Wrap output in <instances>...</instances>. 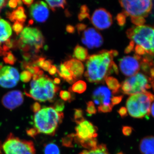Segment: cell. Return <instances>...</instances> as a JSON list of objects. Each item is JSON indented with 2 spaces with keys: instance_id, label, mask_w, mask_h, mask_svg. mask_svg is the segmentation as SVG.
<instances>
[{
  "instance_id": "cell-14",
  "label": "cell",
  "mask_w": 154,
  "mask_h": 154,
  "mask_svg": "<svg viewBox=\"0 0 154 154\" xmlns=\"http://www.w3.org/2000/svg\"><path fill=\"white\" fill-rule=\"evenodd\" d=\"M82 42L88 48L93 49L102 46L103 38L98 30L94 28H89L83 32Z\"/></svg>"
},
{
  "instance_id": "cell-26",
  "label": "cell",
  "mask_w": 154,
  "mask_h": 154,
  "mask_svg": "<svg viewBox=\"0 0 154 154\" xmlns=\"http://www.w3.org/2000/svg\"><path fill=\"white\" fill-rule=\"evenodd\" d=\"M79 154H110L107 146L104 144L98 145L96 148L89 150H84Z\"/></svg>"
},
{
  "instance_id": "cell-61",
  "label": "cell",
  "mask_w": 154,
  "mask_h": 154,
  "mask_svg": "<svg viewBox=\"0 0 154 154\" xmlns=\"http://www.w3.org/2000/svg\"><path fill=\"white\" fill-rule=\"evenodd\" d=\"M151 86H152V87L154 91V82H151Z\"/></svg>"
},
{
  "instance_id": "cell-5",
  "label": "cell",
  "mask_w": 154,
  "mask_h": 154,
  "mask_svg": "<svg viewBox=\"0 0 154 154\" xmlns=\"http://www.w3.org/2000/svg\"><path fill=\"white\" fill-rule=\"evenodd\" d=\"M127 36L149 54H154V28L146 25L128 29Z\"/></svg>"
},
{
  "instance_id": "cell-53",
  "label": "cell",
  "mask_w": 154,
  "mask_h": 154,
  "mask_svg": "<svg viewBox=\"0 0 154 154\" xmlns=\"http://www.w3.org/2000/svg\"><path fill=\"white\" fill-rule=\"evenodd\" d=\"M112 69L113 72H114L116 75L119 74V72L118 67L113 61L112 63Z\"/></svg>"
},
{
  "instance_id": "cell-51",
  "label": "cell",
  "mask_w": 154,
  "mask_h": 154,
  "mask_svg": "<svg viewBox=\"0 0 154 154\" xmlns=\"http://www.w3.org/2000/svg\"><path fill=\"white\" fill-rule=\"evenodd\" d=\"M89 9L88 8V6L86 5H83L81 6L80 8V13L81 14H89Z\"/></svg>"
},
{
  "instance_id": "cell-30",
  "label": "cell",
  "mask_w": 154,
  "mask_h": 154,
  "mask_svg": "<svg viewBox=\"0 0 154 154\" xmlns=\"http://www.w3.org/2000/svg\"><path fill=\"white\" fill-rule=\"evenodd\" d=\"M75 135V134H71L63 138L62 139L63 146L66 147H73Z\"/></svg>"
},
{
  "instance_id": "cell-28",
  "label": "cell",
  "mask_w": 154,
  "mask_h": 154,
  "mask_svg": "<svg viewBox=\"0 0 154 154\" xmlns=\"http://www.w3.org/2000/svg\"><path fill=\"white\" fill-rule=\"evenodd\" d=\"M44 151L45 154H60L59 147L52 143L45 145Z\"/></svg>"
},
{
  "instance_id": "cell-8",
  "label": "cell",
  "mask_w": 154,
  "mask_h": 154,
  "mask_svg": "<svg viewBox=\"0 0 154 154\" xmlns=\"http://www.w3.org/2000/svg\"><path fill=\"white\" fill-rule=\"evenodd\" d=\"M119 2L126 17L144 18L147 17L152 6L151 1H120Z\"/></svg>"
},
{
  "instance_id": "cell-54",
  "label": "cell",
  "mask_w": 154,
  "mask_h": 154,
  "mask_svg": "<svg viewBox=\"0 0 154 154\" xmlns=\"http://www.w3.org/2000/svg\"><path fill=\"white\" fill-rule=\"evenodd\" d=\"M8 1H5V0H0V12L1 10L4 7H5L8 3Z\"/></svg>"
},
{
  "instance_id": "cell-13",
  "label": "cell",
  "mask_w": 154,
  "mask_h": 154,
  "mask_svg": "<svg viewBox=\"0 0 154 154\" xmlns=\"http://www.w3.org/2000/svg\"><path fill=\"white\" fill-rule=\"evenodd\" d=\"M76 137L81 140L96 138L98 136L97 128L90 122L85 120L78 124L75 128Z\"/></svg>"
},
{
  "instance_id": "cell-12",
  "label": "cell",
  "mask_w": 154,
  "mask_h": 154,
  "mask_svg": "<svg viewBox=\"0 0 154 154\" xmlns=\"http://www.w3.org/2000/svg\"><path fill=\"white\" fill-rule=\"evenodd\" d=\"M19 80L18 71L13 67L5 66L0 70V86L5 88L15 87Z\"/></svg>"
},
{
  "instance_id": "cell-38",
  "label": "cell",
  "mask_w": 154,
  "mask_h": 154,
  "mask_svg": "<svg viewBox=\"0 0 154 154\" xmlns=\"http://www.w3.org/2000/svg\"><path fill=\"white\" fill-rule=\"evenodd\" d=\"M52 107L55 109V110L58 112H62L64 109L65 105L64 102L62 100H58L53 105Z\"/></svg>"
},
{
  "instance_id": "cell-35",
  "label": "cell",
  "mask_w": 154,
  "mask_h": 154,
  "mask_svg": "<svg viewBox=\"0 0 154 154\" xmlns=\"http://www.w3.org/2000/svg\"><path fill=\"white\" fill-rule=\"evenodd\" d=\"M32 75L28 71H24L20 75V79L23 82L27 83L30 82L32 78Z\"/></svg>"
},
{
  "instance_id": "cell-10",
  "label": "cell",
  "mask_w": 154,
  "mask_h": 154,
  "mask_svg": "<svg viewBox=\"0 0 154 154\" xmlns=\"http://www.w3.org/2000/svg\"><path fill=\"white\" fill-rule=\"evenodd\" d=\"M140 57L137 54L134 56H128L119 60V67L122 72L127 76L131 77L136 74L140 69L139 60Z\"/></svg>"
},
{
  "instance_id": "cell-63",
  "label": "cell",
  "mask_w": 154,
  "mask_h": 154,
  "mask_svg": "<svg viewBox=\"0 0 154 154\" xmlns=\"http://www.w3.org/2000/svg\"><path fill=\"white\" fill-rule=\"evenodd\" d=\"M117 154H124L123 153H122V152H119Z\"/></svg>"
},
{
  "instance_id": "cell-29",
  "label": "cell",
  "mask_w": 154,
  "mask_h": 154,
  "mask_svg": "<svg viewBox=\"0 0 154 154\" xmlns=\"http://www.w3.org/2000/svg\"><path fill=\"white\" fill-rule=\"evenodd\" d=\"M46 2L49 5L50 8L53 12H55L56 8H61L64 9L67 5L66 1H46Z\"/></svg>"
},
{
  "instance_id": "cell-24",
  "label": "cell",
  "mask_w": 154,
  "mask_h": 154,
  "mask_svg": "<svg viewBox=\"0 0 154 154\" xmlns=\"http://www.w3.org/2000/svg\"><path fill=\"white\" fill-rule=\"evenodd\" d=\"M105 81L107 87L112 91L113 94H116L119 92L121 85L117 79L113 77L108 76L105 79Z\"/></svg>"
},
{
  "instance_id": "cell-2",
  "label": "cell",
  "mask_w": 154,
  "mask_h": 154,
  "mask_svg": "<svg viewBox=\"0 0 154 154\" xmlns=\"http://www.w3.org/2000/svg\"><path fill=\"white\" fill-rule=\"evenodd\" d=\"M34 113V128L28 131V134L32 136L39 133L54 135L63 119V113L57 112L52 106L41 107Z\"/></svg>"
},
{
  "instance_id": "cell-20",
  "label": "cell",
  "mask_w": 154,
  "mask_h": 154,
  "mask_svg": "<svg viewBox=\"0 0 154 154\" xmlns=\"http://www.w3.org/2000/svg\"><path fill=\"white\" fill-rule=\"evenodd\" d=\"M6 15L7 18L12 22L16 21L23 24L27 19L25 9L21 6L11 13L7 12Z\"/></svg>"
},
{
  "instance_id": "cell-32",
  "label": "cell",
  "mask_w": 154,
  "mask_h": 154,
  "mask_svg": "<svg viewBox=\"0 0 154 154\" xmlns=\"http://www.w3.org/2000/svg\"><path fill=\"white\" fill-rule=\"evenodd\" d=\"M3 60L6 63L10 65H14L17 60V58L11 51L7 53Z\"/></svg>"
},
{
  "instance_id": "cell-58",
  "label": "cell",
  "mask_w": 154,
  "mask_h": 154,
  "mask_svg": "<svg viewBox=\"0 0 154 154\" xmlns=\"http://www.w3.org/2000/svg\"><path fill=\"white\" fill-rule=\"evenodd\" d=\"M150 74L151 76L152 77V78H154V67L151 69Z\"/></svg>"
},
{
  "instance_id": "cell-39",
  "label": "cell",
  "mask_w": 154,
  "mask_h": 154,
  "mask_svg": "<svg viewBox=\"0 0 154 154\" xmlns=\"http://www.w3.org/2000/svg\"><path fill=\"white\" fill-rule=\"evenodd\" d=\"M131 21L134 25L139 26L143 25L146 20L143 17H131Z\"/></svg>"
},
{
  "instance_id": "cell-3",
  "label": "cell",
  "mask_w": 154,
  "mask_h": 154,
  "mask_svg": "<svg viewBox=\"0 0 154 154\" xmlns=\"http://www.w3.org/2000/svg\"><path fill=\"white\" fill-rule=\"evenodd\" d=\"M60 89L51 78L44 75L37 80H33L30 83V90L28 92H25V94L40 102H53Z\"/></svg>"
},
{
  "instance_id": "cell-9",
  "label": "cell",
  "mask_w": 154,
  "mask_h": 154,
  "mask_svg": "<svg viewBox=\"0 0 154 154\" xmlns=\"http://www.w3.org/2000/svg\"><path fill=\"white\" fill-rule=\"evenodd\" d=\"M19 40L23 44L33 47L35 53L39 51L45 42L44 37L41 31L37 28L29 27L23 29Z\"/></svg>"
},
{
  "instance_id": "cell-34",
  "label": "cell",
  "mask_w": 154,
  "mask_h": 154,
  "mask_svg": "<svg viewBox=\"0 0 154 154\" xmlns=\"http://www.w3.org/2000/svg\"><path fill=\"white\" fill-rule=\"evenodd\" d=\"M87 105L86 111L89 115H92L93 114H96L97 110H96L94 102H92V101H89V102H87Z\"/></svg>"
},
{
  "instance_id": "cell-21",
  "label": "cell",
  "mask_w": 154,
  "mask_h": 154,
  "mask_svg": "<svg viewBox=\"0 0 154 154\" xmlns=\"http://www.w3.org/2000/svg\"><path fill=\"white\" fill-rule=\"evenodd\" d=\"M12 28L10 23L0 19V42H3L10 38L12 35Z\"/></svg>"
},
{
  "instance_id": "cell-37",
  "label": "cell",
  "mask_w": 154,
  "mask_h": 154,
  "mask_svg": "<svg viewBox=\"0 0 154 154\" xmlns=\"http://www.w3.org/2000/svg\"><path fill=\"white\" fill-rule=\"evenodd\" d=\"M126 17L125 15L122 12L117 14L116 19L119 26L122 27L125 25L126 22Z\"/></svg>"
},
{
  "instance_id": "cell-18",
  "label": "cell",
  "mask_w": 154,
  "mask_h": 154,
  "mask_svg": "<svg viewBox=\"0 0 154 154\" xmlns=\"http://www.w3.org/2000/svg\"><path fill=\"white\" fill-rule=\"evenodd\" d=\"M64 65L70 71L75 81L81 79L84 73L85 67L80 61L72 59L65 62Z\"/></svg>"
},
{
  "instance_id": "cell-62",
  "label": "cell",
  "mask_w": 154,
  "mask_h": 154,
  "mask_svg": "<svg viewBox=\"0 0 154 154\" xmlns=\"http://www.w3.org/2000/svg\"><path fill=\"white\" fill-rule=\"evenodd\" d=\"M3 64H0V70L2 69V68L3 67Z\"/></svg>"
},
{
  "instance_id": "cell-16",
  "label": "cell",
  "mask_w": 154,
  "mask_h": 154,
  "mask_svg": "<svg viewBox=\"0 0 154 154\" xmlns=\"http://www.w3.org/2000/svg\"><path fill=\"white\" fill-rule=\"evenodd\" d=\"M23 101V94L19 91H10L3 96L2 100L3 105L9 110H14L20 106Z\"/></svg>"
},
{
  "instance_id": "cell-60",
  "label": "cell",
  "mask_w": 154,
  "mask_h": 154,
  "mask_svg": "<svg viewBox=\"0 0 154 154\" xmlns=\"http://www.w3.org/2000/svg\"><path fill=\"white\" fill-rule=\"evenodd\" d=\"M2 144H1V142H0V154H3L2 152Z\"/></svg>"
},
{
  "instance_id": "cell-40",
  "label": "cell",
  "mask_w": 154,
  "mask_h": 154,
  "mask_svg": "<svg viewBox=\"0 0 154 154\" xmlns=\"http://www.w3.org/2000/svg\"><path fill=\"white\" fill-rule=\"evenodd\" d=\"M113 106L112 105L110 106L100 105L98 107V110L100 113H107L111 112Z\"/></svg>"
},
{
  "instance_id": "cell-19",
  "label": "cell",
  "mask_w": 154,
  "mask_h": 154,
  "mask_svg": "<svg viewBox=\"0 0 154 154\" xmlns=\"http://www.w3.org/2000/svg\"><path fill=\"white\" fill-rule=\"evenodd\" d=\"M139 147L142 154H154V136H151L143 138Z\"/></svg>"
},
{
  "instance_id": "cell-23",
  "label": "cell",
  "mask_w": 154,
  "mask_h": 154,
  "mask_svg": "<svg viewBox=\"0 0 154 154\" xmlns=\"http://www.w3.org/2000/svg\"><path fill=\"white\" fill-rule=\"evenodd\" d=\"M73 55L77 60L82 61L87 60L89 56L88 49L79 45H77L75 48Z\"/></svg>"
},
{
  "instance_id": "cell-31",
  "label": "cell",
  "mask_w": 154,
  "mask_h": 154,
  "mask_svg": "<svg viewBox=\"0 0 154 154\" xmlns=\"http://www.w3.org/2000/svg\"><path fill=\"white\" fill-rule=\"evenodd\" d=\"M73 120L77 124H79L85 120L82 110L81 109H75Z\"/></svg>"
},
{
  "instance_id": "cell-22",
  "label": "cell",
  "mask_w": 154,
  "mask_h": 154,
  "mask_svg": "<svg viewBox=\"0 0 154 154\" xmlns=\"http://www.w3.org/2000/svg\"><path fill=\"white\" fill-rule=\"evenodd\" d=\"M57 72L59 76L69 84L75 82L70 71L67 68L63 63H61L57 69Z\"/></svg>"
},
{
  "instance_id": "cell-43",
  "label": "cell",
  "mask_w": 154,
  "mask_h": 154,
  "mask_svg": "<svg viewBox=\"0 0 154 154\" xmlns=\"http://www.w3.org/2000/svg\"><path fill=\"white\" fill-rule=\"evenodd\" d=\"M132 128L129 126H124L122 128V131L123 134L126 136L131 134L132 131Z\"/></svg>"
},
{
  "instance_id": "cell-41",
  "label": "cell",
  "mask_w": 154,
  "mask_h": 154,
  "mask_svg": "<svg viewBox=\"0 0 154 154\" xmlns=\"http://www.w3.org/2000/svg\"><path fill=\"white\" fill-rule=\"evenodd\" d=\"M52 62L51 60H45L44 62L42 63L41 67L42 69H43L45 71H48L50 68L52 66Z\"/></svg>"
},
{
  "instance_id": "cell-47",
  "label": "cell",
  "mask_w": 154,
  "mask_h": 154,
  "mask_svg": "<svg viewBox=\"0 0 154 154\" xmlns=\"http://www.w3.org/2000/svg\"><path fill=\"white\" fill-rule=\"evenodd\" d=\"M118 112L122 118H124L127 116L128 111L126 107H121L118 110Z\"/></svg>"
},
{
  "instance_id": "cell-57",
  "label": "cell",
  "mask_w": 154,
  "mask_h": 154,
  "mask_svg": "<svg viewBox=\"0 0 154 154\" xmlns=\"http://www.w3.org/2000/svg\"><path fill=\"white\" fill-rule=\"evenodd\" d=\"M55 85H58L60 84V80L59 78H55L53 81Z\"/></svg>"
},
{
  "instance_id": "cell-42",
  "label": "cell",
  "mask_w": 154,
  "mask_h": 154,
  "mask_svg": "<svg viewBox=\"0 0 154 154\" xmlns=\"http://www.w3.org/2000/svg\"><path fill=\"white\" fill-rule=\"evenodd\" d=\"M122 98H123V96H113L111 99V105L113 106L114 105L119 104L121 102Z\"/></svg>"
},
{
  "instance_id": "cell-45",
  "label": "cell",
  "mask_w": 154,
  "mask_h": 154,
  "mask_svg": "<svg viewBox=\"0 0 154 154\" xmlns=\"http://www.w3.org/2000/svg\"><path fill=\"white\" fill-rule=\"evenodd\" d=\"M134 43L133 41H131L130 42L129 44L125 48L124 51L125 54H129L133 50L134 48Z\"/></svg>"
},
{
  "instance_id": "cell-56",
  "label": "cell",
  "mask_w": 154,
  "mask_h": 154,
  "mask_svg": "<svg viewBox=\"0 0 154 154\" xmlns=\"http://www.w3.org/2000/svg\"><path fill=\"white\" fill-rule=\"evenodd\" d=\"M150 113H151L152 116L154 118V102L152 104L151 106Z\"/></svg>"
},
{
  "instance_id": "cell-27",
  "label": "cell",
  "mask_w": 154,
  "mask_h": 154,
  "mask_svg": "<svg viewBox=\"0 0 154 154\" xmlns=\"http://www.w3.org/2000/svg\"><path fill=\"white\" fill-rule=\"evenodd\" d=\"M87 89V84L84 81L80 80L76 82L73 84L71 88L69 89V91L70 92H73L75 93L81 94L84 93Z\"/></svg>"
},
{
  "instance_id": "cell-49",
  "label": "cell",
  "mask_w": 154,
  "mask_h": 154,
  "mask_svg": "<svg viewBox=\"0 0 154 154\" xmlns=\"http://www.w3.org/2000/svg\"><path fill=\"white\" fill-rule=\"evenodd\" d=\"M8 6L11 8H15L18 6V2L17 0H11L9 1Z\"/></svg>"
},
{
  "instance_id": "cell-15",
  "label": "cell",
  "mask_w": 154,
  "mask_h": 154,
  "mask_svg": "<svg viewBox=\"0 0 154 154\" xmlns=\"http://www.w3.org/2000/svg\"><path fill=\"white\" fill-rule=\"evenodd\" d=\"M49 14L48 6L42 1L36 2L30 7V16L36 22H45L49 17Z\"/></svg>"
},
{
  "instance_id": "cell-33",
  "label": "cell",
  "mask_w": 154,
  "mask_h": 154,
  "mask_svg": "<svg viewBox=\"0 0 154 154\" xmlns=\"http://www.w3.org/2000/svg\"><path fill=\"white\" fill-rule=\"evenodd\" d=\"M60 96L62 100L71 102L73 99L71 93L66 91H61L60 93Z\"/></svg>"
},
{
  "instance_id": "cell-6",
  "label": "cell",
  "mask_w": 154,
  "mask_h": 154,
  "mask_svg": "<svg viewBox=\"0 0 154 154\" xmlns=\"http://www.w3.org/2000/svg\"><path fill=\"white\" fill-rule=\"evenodd\" d=\"M5 154H36L33 143L22 140L11 134L2 146Z\"/></svg>"
},
{
  "instance_id": "cell-7",
  "label": "cell",
  "mask_w": 154,
  "mask_h": 154,
  "mask_svg": "<svg viewBox=\"0 0 154 154\" xmlns=\"http://www.w3.org/2000/svg\"><path fill=\"white\" fill-rule=\"evenodd\" d=\"M147 77L141 73L130 77L122 83L121 90L126 95H134L146 92L151 87Z\"/></svg>"
},
{
  "instance_id": "cell-1",
  "label": "cell",
  "mask_w": 154,
  "mask_h": 154,
  "mask_svg": "<svg viewBox=\"0 0 154 154\" xmlns=\"http://www.w3.org/2000/svg\"><path fill=\"white\" fill-rule=\"evenodd\" d=\"M114 57L113 50H103L97 54L90 56L86 63V79L91 83H103L108 75L113 72L112 63Z\"/></svg>"
},
{
  "instance_id": "cell-4",
  "label": "cell",
  "mask_w": 154,
  "mask_h": 154,
  "mask_svg": "<svg viewBox=\"0 0 154 154\" xmlns=\"http://www.w3.org/2000/svg\"><path fill=\"white\" fill-rule=\"evenodd\" d=\"M154 96L148 92L132 95L127 100L126 109L131 116L142 118L149 115Z\"/></svg>"
},
{
  "instance_id": "cell-44",
  "label": "cell",
  "mask_w": 154,
  "mask_h": 154,
  "mask_svg": "<svg viewBox=\"0 0 154 154\" xmlns=\"http://www.w3.org/2000/svg\"><path fill=\"white\" fill-rule=\"evenodd\" d=\"M135 51L137 54L138 55H143L146 53L145 50L139 45H137L135 48Z\"/></svg>"
},
{
  "instance_id": "cell-46",
  "label": "cell",
  "mask_w": 154,
  "mask_h": 154,
  "mask_svg": "<svg viewBox=\"0 0 154 154\" xmlns=\"http://www.w3.org/2000/svg\"><path fill=\"white\" fill-rule=\"evenodd\" d=\"M87 25H85L84 24H78L76 25V28L77 30H78V33L79 34H81V32L82 31H85L87 28Z\"/></svg>"
},
{
  "instance_id": "cell-17",
  "label": "cell",
  "mask_w": 154,
  "mask_h": 154,
  "mask_svg": "<svg viewBox=\"0 0 154 154\" xmlns=\"http://www.w3.org/2000/svg\"><path fill=\"white\" fill-rule=\"evenodd\" d=\"M111 93L106 87L101 86L93 92V99L97 105L110 106L111 104Z\"/></svg>"
},
{
  "instance_id": "cell-50",
  "label": "cell",
  "mask_w": 154,
  "mask_h": 154,
  "mask_svg": "<svg viewBox=\"0 0 154 154\" xmlns=\"http://www.w3.org/2000/svg\"><path fill=\"white\" fill-rule=\"evenodd\" d=\"M57 67L55 66L52 65L48 71L50 75H54L57 72Z\"/></svg>"
},
{
  "instance_id": "cell-59",
  "label": "cell",
  "mask_w": 154,
  "mask_h": 154,
  "mask_svg": "<svg viewBox=\"0 0 154 154\" xmlns=\"http://www.w3.org/2000/svg\"><path fill=\"white\" fill-rule=\"evenodd\" d=\"M17 2H18V5H19V7H21V6L22 5V1H20V0H18V1H17Z\"/></svg>"
},
{
  "instance_id": "cell-55",
  "label": "cell",
  "mask_w": 154,
  "mask_h": 154,
  "mask_svg": "<svg viewBox=\"0 0 154 154\" xmlns=\"http://www.w3.org/2000/svg\"><path fill=\"white\" fill-rule=\"evenodd\" d=\"M25 5L28 6V7H30V6L33 4L34 1L33 0H30V1H25V0H23L22 1Z\"/></svg>"
},
{
  "instance_id": "cell-25",
  "label": "cell",
  "mask_w": 154,
  "mask_h": 154,
  "mask_svg": "<svg viewBox=\"0 0 154 154\" xmlns=\"http://www.w3.org/2000/svg\"><path fill=\"white\" fill-rule=\"evenodd\" d=\"M75 142L82 146L83 147L89 149H92L96 148L97 145V140L96 138L88 140H83L79 139L75 135Z\"/></svg>"
},
{
  "instance_id": "cell-48",
  "label": "cell",
  "mask_w": 154,
  "mask_h": 154,
  "mask_svg": "<svg viewBox=\"0 0 154 154\" xmlns=\"http://www.w3.org/2000/svg\"><path fill=\"white\" fill-rule=\"evenodd\" d=\"M90 19V14H81L79 13L78 15V19L80 21H82L84 19Z\"/></svg>"
},
{
  "instance_id": "cell-36",
  "label": "cell",
  "mask_w": 154,
  "mask_h": 154,
  "mask_svg": "<svg viewBox=\"0 0 154 154\" xmlns=\"http://www.w3.org/2000/svg\"><path fill=\"white\" fill-rule=\"evenodd\" d=\"M13 30L14 32L16 33V34L19 35L20 33H22L24 28V25L23 23H20L18 22H15L13 25Z\"/></svg>"
},
{
  "instance_id": "cell-11",
  "label": "cell",
  "mask_w": 154,
  "mask_h": 154,
  "mask_svg": "<svg viewBox=\"0 0 154 154\" xmlns=\"http://www.w3.org/2000/svg\"><path fill=\"white\" fill-rule=\"evenodd\" d=\"M91 19L94 27L100 30L109 28L113 23L112 15L103 8L95 10Z\"/></svg>"
},
{
  "instance_id": "cell-52",
  "label": "cell",
  "mask_w": 154,
  "mask_h": 154,
  "mask_svg": "<svg viewBox=\"0 0 154 154\" xmlns=\"http://www.w3.org/2000/svg\"><path fill=\"white\" fill-rule=\"evenodd\" d=\"M75 28L74 26L70 25H67L66 27V30L68 33H73L75 32Z\"/></svg>"
}]
</instances>
